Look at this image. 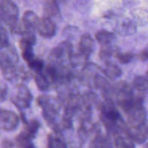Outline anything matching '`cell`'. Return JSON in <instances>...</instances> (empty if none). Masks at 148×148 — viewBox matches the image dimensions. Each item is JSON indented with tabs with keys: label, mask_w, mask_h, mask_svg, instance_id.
<instances>
[{
	"label": "cell",
	"mask_w": 148,
	"mask_h": 148,
	"mask_svg": "<svg viewBox=\"0 0 148 148\" xmlns=\"http://www.w3.org/2000/svg\"><path fill=\"white\" fill-rule=\"evenodd\" d=\"M18 54L13 46L8 45L0 50V68L5 78L13 82L15 80H26L29 73L21 66H18Z\"/></svg>",
	"instance_id": "6da1fadb"
},
{
	"label": "cell",
	"mask_w": 148,
	"mask_h": 148,
	"mask_svg": "<svg viewBox=\"0 0 148 148\" xmlns=\"http://www.w3.org/2000/svg\"><path fill=\"white\" fill-rule=\"evenodd\" d=\"M0 12H1L2 22L5 23L13 33L18 32V9L12 0H0Z\"/></svg>",
	"instance_id": "7a4b0ae2"
},
{
	"label": "cell",
	"mask_w": 148,
	"mask_h": 148,
	"mask_svg": "<svg viewBox=\"0 0 148 148\" xmlns=\"http://www.w3.org/2000/svg\"><path fill=\"white\" fill-rule=\"evenodd\" d=\"M72 58V46L67 41L61 42L58 45L52 49L49 55L51 64L56 65H64V61Z\"/></svg>",
	"instance_id": "3957f363"
},
{
	"label": "cell",
	"mask_w": 148,
	"mask_h": 148,
	"mask_svg": "<svg viewBox=\"0 0 148 148\" xmlns=\"http://www.w3.org/2000/svg\"><path fill=\"white\" fill-rule=\"evenodd\" d=\"M39 20L40 18L35 12H33L32 11H26L24 13L21 22L19 23L17 34L21 36L33 34L35 31H37Z\"/></svg>",
	"instance_id": "277c9868"
},
{
	"label": "cell",
	"mask_w": 148,
	"mask_h": 148,
	"mask_svg": "<svg viewBox=\"0 0 148 148\" xmlns=\"http://www.w3.org/2000/svg\"><path fill=\"white\" fill-rule=\"evenodd\" d=\"M20 121V117L11 110L0 108V126L6 132L15 131Z\"/></svg>",
	"instance_id": "5b68a950"
},
{
	"label": "cell",
	"mask_w": 148,
	"mask_h": 148,
	"mask_svg": "<svg viewBox=\"0 0 148 148\" xmlns=\"http://www.w3.org/2000/svg\"><path fill=\"white\" fill-rule=\"evenodd\" d=\"M32 101V94L30 90L25 85H19L17 89V93L14 98L12 99V102L20 111L29 108Z\"/></svg>",
	"instance_id": "8992f818"
},
{
	"label": "cell",
	"mask_w": 148,
	"mask_h": 148,
	"mask_svg": "<svg viewBox=\"0 0 148 148\" xmlns=\"http://www.w3.org/2000/svg\"><path fill=\"white\" fill-rule=\"evenodd\" d=\"M56 30V25L51 18L45 16L40 18L37 27V32L40 36L46 38H51L55 36Z\"/></svg>",
	"instance_id": "52a82bcc"
},
{
	"label": "cell",
	"mask_w": 148,
	"mask_h": 148,
	"mask_svg": "<svg viewBox=\"0 0 148 148\" xmlns=\"http://www.w3.org/2000/svg\"><path fill=\"white\" fill-rule=\"evenodd\" d=\"M114 31L120 35L129 36L136 32L137 31V24L133 19L131 18H123L117 23L114 27Z\"/></svg>",
	"instance_id": "ba28073f"
},
{
	"label": "cell",
	"mask_w": 148,
	"mask_h": 148,
	"mask_svg": "<svg viewBox=\"0 0 148 148\" xmlns=\"http://www.w3.org/2000/svg\"><path fill=\"white\" fill-rule=\"evenodd\" d=\"M93 49V40L90 34H83L79 38V51L82 57L88 58Z\"/></svg>",
	"instance_id": "9c48e42d"
},
{
	"label": "cell",
	"mask_w": 148,
	"mask_h": 148,
	"mask_svg": "<svg viewBox=\"0 0 148 148\" xmlns=\"http://www.w3.org/2000/svg\"><path fill=\"white\" fill-rule=\"evenodd\" d=\"M43 10H44L45 16L51 19L57 18L60 16V10L58 7V4L56 3L54 0H45L43 5Z\"/></svg>",
	"instance_id": "30bf717a"
},
{
	"label": "cell",
	"mask_w": 148,
	"mask_h": 148,
	"mask_svg": "<svg viewBox=\"0 0 148 148\" xmlns=\"http://www.w3.org/2000/svg\"><path fill=\"white\" fill-rule=\"evenodd\" d=\"M103 73L104 75L109 79H115L121 76L122 74V71L119 68V65H117L114 63L112 62H106V65L103 69Z\"/></svg>",
	"instance_id": "8fae6325"
},
{
	"label": "cell",
	"mask_w": 148,
	"mask_h": 148,
	"mask_svg": "<svg viewBox=\"0 0 148 148\" xmlns=\"http://www.w3.org/2000/svg\"><path fill=\"white\" fill-rule=\"evenodd\" d=\"M34 81H35L36 86L38 88V90H40L42 92H46V91L50 90V88L51 86V84L48 80L47 77L45 76V74L43 72V71H40V72L35 73Z\"/></svg>",
	"instance_id": "7c38bea8"
},
{
	"label": "cell",
	"mask_w": 148,
	"mask_h": 148,
	"mask_svg": "<svg viewBox=\"0 0 148 148\" xmlns=\"http://www.w3.org/2000/svg\"><path fill=\"white\" fill-rule=\"evenodd\" d=\"M119 53V50L112 46V45H103V47L101 48L100 51H99V58L101 60L106 62H109L110 59L112 58V57L113 56H117V54Z\"/></svg>",
	"instance_id": "4fadbf2b"
},
{
	"label": "cell",
	"mask_w": 148,
	"mask_h": 148,
	"mask_svg": "<svg viewBox=\"0 0 148 148\" xmlns=\"http://www.w3.org/2000/svg\"><path fill=\"white\" fill-rule=\"evenodd\" d=\"M95 38L100 45H106L114 39V34L108 31L100 30L95 33Z\"/></svg>",
	"instance_id": "5bb4252c"
},
{
	"label": "cell",
	"mask_w": 148,
	"mask_h": 148,
	"mask_svg": "<svg viewBox=\"0 0 148 148\" xmlns=\"http://www.w3.org/2000/svg\"><path fill=\"white\" fill-rule=\"evenodd\" d=\"M39 127H40L39 121L37 119H32L31 121H28L25 124V128L23 131V132L28 137H30L31 138H33L36 137Z\"/></svg>",
	"instance_id": "9a60e30c"
},
{
	"label": "cell",
	"mask_w": 148,
	"mask_h": 148,
	"mask_svg": "<svg viewBox=\"0 0 148 148\" xmlns=\"http://www.w3.org/2000/svg\"><path fill=\"white\" fill-rule=\"evenodd\" d=\"M16 145L18 148H36L32 143V138L25 135L23 132L16 137Z\"/></svg>",
	"instance_id": "2e32d148"
},
{
	"label": "cell",
	"mask_w": 148,
	"mask_h": 148,
	"mask_svg": "<svg viewBox=\"0 0 148 148\" xmlns=\"http://www.w3.org/2000/svg\"><path fill=\"white\" fill-rule=\"evenodd\" d=\"M132 17L136 24L143 25L148 23V12L143 9L132 12Z\"/></svg>",
	"instance_id": "e0dca14e"
},
{
	"label": "cell",
	"mask_w": 148,
	"mask_h": 148,
	"mask_svg": "<svg viewBox=\"0 0 148 148\" xmlns=\"http://www.w3.org/2000/svg\"><path fill=\"white\" fill-rule=\"evenodd\" d=\"M133 87L140 92H145L148 90V79L143 76H137L132 81Z\"/></svg>",
	"instance_id": "ac0fdd59"
},
{
	"label": "cell",
	"mask_w": 148,
	"mask_h": 148,
	"mask_svg": "<svg viewBox=\"0 0 148 148\" xmlns=\"http://www.w3.org/2000/svg\"><path fill=\"white\" fill-rule=\"evenodd\" d=\"M103 117L105 118V119L111 123L117 122L120 119V115L119 112L112 108H106L103 111Z\"/></svg>",
	"instance_id": "d6986e66"
},
{
	"label": "cell",
	"mask_w": 148,
	"mask_h": 148,
	"mask_svg": "<svg viewBox=\"0 0 148 148\" xmlns=\"http://www.w3.org/2000/svg\"><path fill=\"white\" fill-rule=\"evenodd\" d=\"M27 64H28L29 68H30L32 71H35V73L42 71L44 70L45 66L44 61H43L42 59L38 58H33L30 63H28Z\"/></svg>",
	"instance_id": "ffe728a7"
},
{
	"label": "cell",
	"mask_w": 148,
	"mask_h": 148,
	"mask_svg": "<svg viewBox=\"0 0 148 148\" xmlns=\"http://www.w3.org/2000/svg\"><path fill=\"white\" fill-rule=\"evenodd\" d=\"M48 148H67L65 144L58 138L52 134L48 137Z\"/></svg>",
	"instance_id": "44dd1931"
},
{
	"label": "cell",
	"mask_w": 148,
	"mask_h": 148,
	"mask_svg": "<svg viewBox=\"0 0 148 148\" xmlns=\"http://www.w3.org/2000/svg\"><path fill=\"white\" fill-rule=\"evenodd\" d=\"M9 45V38L7 35V32L5 27L0 23V50Z\"/></svg>",
	"instance_id": "7402d4cb"
},
{
	"label": "cell",
	"mask_w": 148,
	"mask_h": 148,
	"mask_svg": "<svg viewBox=\"0 0 148 148\" xmlns=\"http://www.w3.org/2000/svg\"><path fill=\"white\" fill-rule=\"evenodd\" d=\"M134 55L132 52H119L116 56L118 61L122 64H129L133 59Z\"/></svg>",
	"instance_id": "603a6c76"
},
{
	"label": "cell",
	"mask_w": 148,
	"mask_h": 148,
	"mask_svg": "<svg viewBox=\"0 0 148 148\" xmlns=\"http://www.w3.org/2000/svg\"><path fill=\"white\" fill-rule=\"evenodd\" d=\"M94 81H95V84L97 85L98 87L103 88V89H108V85L109 84H108L107 80L105 78H103L101 76H97L95 78Z\"/></svg>",
	"instance_id": "cb8c5ba5"
},
{
	"label": "cell",
	"mask_w": 148,
	"mask_h": 148,
	"mask_svg": "<svg viewBox=\"0 0 148 148\" xmlns=\"http://www.w3.org/2000/svg\"><path fill=\"white\" fill-rule=\"evenodd\" d=\"M13 146H14L13 142L8 138H4L1 142V147L2 148H13Z\"/></svg>",
	"instance_id": "d4e9b609"
},
{
	"label": "cell",
	"mask_w": 148,
	"mask_h": 148,
	"mask_svg": "<svg viewBox=\"0 0 148 148\" xmlns=\"http://www.w3.org/2000/svg\"><path fill=\"white\" fill-rule=\"evenodd\" d=\"M7 96V88L6 86H2L0 87V102H3L6 99Z\"/></svg>",
	"instance_id": "484cf974"
},
{
	"label": "cell",
	"mask_w": 148,
	"mask_h": 148,
	"mask_svg": "<svg viewBox=\"0 0 148 148\" xmlns=\"http://www.w3.org/2000/svg\"><path fill=\"white\" fill-rule=\"evenodd\" d=\"M139 58L142 61L148 60V49H144L143 51H140V53H139Z\"/></svg>",
	"instance_id": "4316f807"
},
{
	"label": "cell",
	"mask_w": 148,
	"mask_h": 148,
	"mask_svg": "<svg viewBox=\"0 0 148 148\" xmlns=\"http://www.w3.org/2000/svg\"><path fill=\"white\" fill-rule=\"evenodd\" d=\"M54 1L59 5V4H64V3H66V2L68 1V0H54Z\"/></svg>",
	"instance_id": "83f0119b"
},
{
	"label": "cell",
	"mask_w": 148,
	"mask_h": 148,
	"mask_svg": "<svg viewBox=\"0 0 148 148\" xmlns=\"http://www.w3.org/2000/svg\"><path fill=\"white\" fill-rule=\"evenodd\" d=\"M146 79H148V71H147V73H146Z\"/></svg>",
	"instance_id": "f1b7e54d"
}]
</instances>
